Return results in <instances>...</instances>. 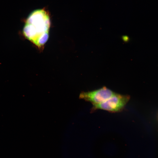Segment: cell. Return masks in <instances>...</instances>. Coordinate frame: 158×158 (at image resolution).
<instances>
[{"instance_id": "7a4b0ae2", "label": "cell", "mask_w": 158, "mask_h": 158, "mask_svg": "<svg viewBox=\"0 0 158 158\" xmlns=\"http://www.w3.org/2000/svg\"><path fill=\"white\" fill-rule=\"evenodd\" d=\"M130 96L115 93L105 101L99 104H92V112L102 109L116 113L122 110L130 99Z\"/></svg>"}, {"instance_id": "6da1fadb", "label": "cell", "mask_w": 158, "mask_h": 158, "mask_svg": "<svg viewBox=\"0 0 158 158\" xmlns=\"http://www.w3.org/2000/svg\"><path fill=\"white\" fill-rule=\"evenodd\" d=\"M50 26L48 12L44 9L36 10L32 12L26 19L23 33L28 40L42 49L48 39Z\"/></svg>"}, {"instance_id": "3957f363", "label": "cell", "mask_w": 158, "mask_h": 158, "mask_svg": "<svg viewBox=\"0 0 158 158\" xmlns=\"http://www.w3.org/2000/svg\"><path fill=\"white\" fill-rule=\"evenodd\" d=\"M105 86L98 89L88 92H82L79 98L91 102L92 104H99L105 101L115 94Z\"/></svg>"}]
</instances>
